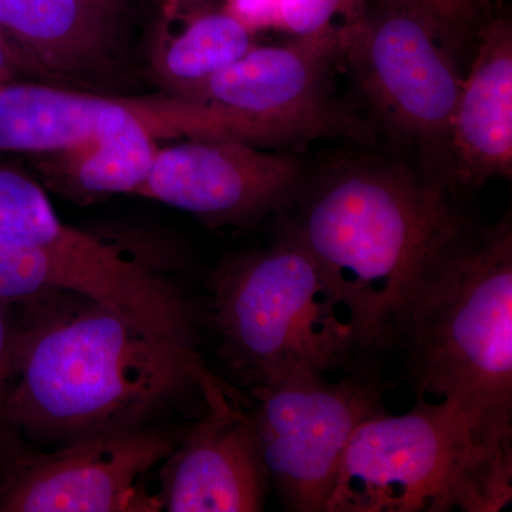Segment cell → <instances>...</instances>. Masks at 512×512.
Segmentation results:
<instances>
[{
  "instance_id": "cell-23",
  "label": "cell",
  "mask_w": 512,
  "mask_h": 512,
  "mask_svg": "<svg viewBox=\"0 0 512 512\" xmlns=\"http://www.w3.org/2000/svg\"><path fill=\"white\" fill-rule=\"evenodd\" d=\"M0 86H2V83H0Z\"/></svg>"
},
{
  "instance_id": "cell-1",
  "label": "cell",
  "mask_w": 512,
  "mask_h": 512,
  "mask_svg": "<svg viewBox=\"0 0 512 512\" xmlns=\"http://www.w3.org/2000/svg\"><path fill=\"white\" fill-rule=\"evenodd\" d=\"M448 191L407 165L340 161L306 180L285 227L318 259L355 320L360 349L402 338L426 276L470 229Z\"/></svg>"
},
{
  "instance_id": "cell-3",
  "label": "cell",
  "mask_w": 512,
  "mask_h": 512,
  "mask_svg": "<svg viewBox=\"0 0 512 512\" xmlns=\"http://www.w3.org/2000/svg\"><path fill=\"white\" fill-rule=\"evenodd\" d=\"M417 393L457 410L478 439L512 454L511 222L468 229L410 303L402 338Z\"/></svg>"
},
{
  "instance_id": "cell-9",
  "label": "cell",
  "mask_w": 512,
  "mask_h": 512,
  "mask_svg": "<svg viewBox=\"0 0 512 512\" xmlns=\"http://www.w3.org/2000/svg\"><path fill=\"white\" fill-rule=\"evenodd\" d=\"M174 447L168 434L137 426L73 441L53 453L16 454L0 481V511L161 510L163 501L143 484Z\"/></svg>"
},
{
  "instance_id": "cell-2",
  "label": "cell",
  "mask_w": 512,
  "mask_h": 512,
  "mask_svg": "<svg viewBox=\"0 0 512 512\" xmlns=\"http://www.w3.org/2000/svg\"><path fill=\"white\" fill-rule=\"evenodd\" d=\"M212 376L195 343L138 325L87 299L19 325L10 429L64 444L137 427L185 387Z\"/></svg>"
},
{
  "instance_id": "cell-5",
  "label": "cell",
  "mask_w": 512,
  "mask_h": 512,
  "mask_svg": "<svg viewBox=\"0 0 512 512\" xmlns=\"http://www.w3.org/2000/svg\"><path fill=\"white\" fill-rule=\"evenodd\" d=\"M512 500V454L478 439L446 402L417 396L353 433L326 512H498Z\"/></svg>"
},
{
  "instance_id": "cell-14",
  "label": "cell",
  "mask_w": 512,
  "mask_h": 512,
  "mask_svg": "<svg viewBox=\"0 0 512 512\" xmlns=\"http://www.w3.org/2000/svg\"><path fill=\"white\" fill-rule=\"evenodd\" d=\"M451 190L480 188L512 174V28L491 20L478 33L470 72L461 79L450 130Z\"/></svg>"
},
{
  "instance_id": "cell-20",
  "label": "cell",
  "mask_w": 512,
  "mask_h": 512,
  "mask_svg": "<svg viewBox=\"0 0 512 512\" xmlns=\"http://www.w3.org/2000/svg\"><path fill=\"white\" fill-rule=\"evenodd\" d=\"M413 3L437 20L448 35L474 22L490 5V0H404Z\"/></svg>"
},
{
  "instance_id": "cell-15",
  "label": "cell",
  "mask_w": 512,
  "mask_h": 512,
  "mask_svg": "<svg viewBox=\"0 0 512 512\" xmlns=\"http://www.w3.org/2000/svg\"><path fill=\"white\" fill-rule=\"evenodd\" d=\"M109 100L42 84L0 86V151L50 153L89 147Z\"/></svg>"
},
{
  "instance_id": "cell-8",
  "label": "cell",
  "mask_w": 512,
  "mask_h": 512,
  "mask_svg": "<svg viewBox=\"0 0 512 512\" xmlns=\"http://www.w3.org/2000/svg\"><path fill=\"white\" fill-rule=\"evenodd\" d=\"M325 375L301 367L252 389L269 484L291 511L326 512L353 433L384 412L372 383Z\"/></svg>"
},
{
  "instance_id": "cell-6",
  "label": "cell",
  "mask_w": 512,
  "mask_h": 512,
  "mask_svg": "<svg viewBox=\"0 0 512 512\" xmlns=\"http://www.w3.org/2000/svg\"><path fill=\"white\" fill-rule=\"evenodd\" d=\"M340 62V29L333 26L285 45L252 47L181 94L201 137L271 147L343 137L375 146L376 127L336 97Z\"/></svg>"
},
{
  "instance_id": "cell-7",
  "label": "cell",
  "mask_w": 512,
  "mask_h": 512,
  "mask_svg": "<svg viewBox=\"0 0 512 512\" xmlns=\"http://www.w3.org/2000/svg\"><path fill=\"white\" fill-rule=\"evenodd\" d=\"M339 29L342 60L380 126L416 148L421 173L453 191L450 130L463 77L446 46L450 35L426 10L404 0H380Z\"/></svg>"
},
{
  "instance_id": "cell-11",
  "label": "cell",
  "mask_w": 512,
  "mask_h": 512,
  "mask_svg": "<svg viewBox=\"0 0 512 512\" xmlns=\"http://www.w3.org/2000/svg\"><path fill=\"white\" fill-rule=\"evenodd\" d=\"M306 180L305 163L292 154L204 137L157 151L138 192L210 227H245L288 210Z\"/></svg>"
},
{
  "instance_id": "cell-22",
  "label": "cell",
  "mask_w": 512,
  "mask_h": 512,
  "mask_svg": "<svg viewBox=\"0 0 512 512\" xmlns=\"http://www.w3.org/2000/svg\"><path fill=\"white\" fill-rule=\"evenodd\" d=\"M25 66L16 53L10 49L5 37L0 35V83L8 82L18 72H25Z\"/></svg>"
},
{
  "instance_id": "cell-19",
  "label": "cell",
  "mask_w": 512,
  "mask_h": 512,
  "mask_svg": "<svg viewBox=\"0 0 512 512\" xmlns=\"http://www.w3.org/2000/svg\"><path fill=\"white\" fill-rule=\"evenodd\" d=\"M19 325L10 313L9 303L0 302V456L15 457L13 434L6 420V402L12 387L15 369L16 348H18Z\"/></svg>"
},
{
  "instance_id": "cell-4",
  "label": "cell",
  "mask_w": 512,
  "mask_h": 512,
  "mask_svg": "<svg viewBox=\"0 0 512 512\" xmlns=\"http://www.w3.org/2000/svg\"><path fill=\"white\" fill-rule=\"evenodd\" d=\"M211 291L222 355L252 389L301 367L332 372L360 350L348 306L285 225L271 247L221 265Z\"/></svg>"
},
{
  "instance_id": "cell-10",
  "label": "cell",
  "mask_w": 512,
  "mask_h": 512,
  "mask_svg": "<svg viewBox=\"0 0 512 512\" xmlns=\"http://www.w3.org/2000/svg\"><path fill=\"white\" fill-rule=\"evenodd\" d=\"M0 238L42 249L89 282L93 301L138 325L195 342V311L173 282L64 224L39 185L0 168Z\"/></svg>"
},
{
  "instance_id": "cell-13",
  "label": "cell",
  "mask_w": 512,
  "mask_h": 512,
  "mask_svg": "<svg viewBox=\"0 0 512 512\" xmlns=\"http://www.w3.org/2000/svg\"><path fill=\"white\" fill-rule=\"evenodd\" d=\"M119 0H0V35L26 72L100 83L119 60Z\"/></svg>"
},
{
  "instance_id": "cell-16",
  "label": "cell",
  "mask_w": 512,
  "mask_h": 512,
  "mask_svg": "<svg viewBox=\"0 0 512 512\" xmlns=\"http://www.w3.org/2000/svg\"><path fill=\"white\" fill-rule=\"evenodd\" d=\"M83 150L89 153H80L77 164L64 171L63 183V190L80 201L140 191L157 156L144 121L114 100L104 107L96 141Z\"/></svg>"
},
{
  "instance_id": "cell-18",
  "label": "cell",
  "mask_w": 512,
  "mask_h": 512,
  "mask_svg": "<svg viewBox=\"0 0 512 512\" xmlns=\"http://www.w3.org/2000/svg\"><path fill=\"white\" fill-rule=\"evenodd\" d=\"M365 0H282V26L293 36H309L333 28L336 16L356 22L367 12Z\"/></svg>"
},
{
  "instance_id": "cell-12",
  "label": "cell",
  "mask_w": 512,
  "mask_h": 512,
  "mask_svg": "<svg viewBox=\"0 0 512 512\" xmlns=\"http://www.w3.org/2000/svg\"><path fill=\"white\" fill-rule=\"evenodd\" d=\"M207 413L165 468L163 508L171 512L264 510L269 488L254 417L232 402L217 379L202 384Z\"/></svg>"
},
{
  "instance_id": "cell-21",
  "label": "cell",
  "mask_w": 512,
  "mask_h": 512,
  "mask_svg": "<svg viewBox=\"0 0 512 512\" xmlns=\"http://www.w3.org/2000/svg\"><path fill=\"white\" fill-rule=\"evenodd\" d=\"M282 0H231V13L249 28L282 26Z\"/></svg>"
},
{
  "instance_id": "cell-17",
  "label": "cell",
  "mask_w": 512,
  "mask_h": 512,
  "mask_svg": "<svg viewBox=\"0 0 512 512\" xmlns=\"http://www.w3.org/2000/svg\"><path fill=\"white\" fill-rule=\"evenodd\" d=\"M252 47L251 28L234 13H205L165 49L163 69L183 92L227 69Z\"/></svg>"
}]
</instances>
